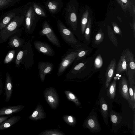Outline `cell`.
I'll use <instances>...</instances> for the list:
<instances>
[{
    "label": "cell",
    "mask_w": 135,
    "mask_h": 135,
    "mask_svg": "<svg viewBox=\"0 0 135 135\" xmlns=\"http://www.w3.org/2000/svg\"><path fill=\"white\" fill-rule=\"evenodd\" d=\"M69 49L62 56L61 61L59 64L57 70L58 76H61L74 61L77 57L79 50Z\"/></svg>",
    "instance_id": "6da1fadb"
},
{
    "label": "cell",
    "mask_w": 135,
    "mask_h": 135,
    "mask_svg": "<svg viewBox=\"0 0 135 135\" xmlns=\"http://www.w3.org/2000/svg\"><path fill=\"white\" fill-rule=\"evenodd\" d=\"M127 63V70L126 72L130 85H135V63L134 56L131 51L128 48L123 52Z\"/></svg>",
    "instance_id": "7a4b0ae2"
},
{
    "label": "cell",
    "mask_w": 135,
    "mask_h": 135,
    "mask_svg": "<svg viewBox=\"0 0 135 135\" xmlns=\"http://www.w3.org/2000/svg\"><path fill=\"white\" fill-rule=\"evenodd\" d=\"M58 28L60 34L64 41L71 47L76 46L78 44V41L71 31L61 23L59 24Z\"/></svg>",
    "instance_id": "3957f363"
},
{
    "label": "cell",
    "mask_w": 135,
    "mask_h": 135,
    "mask_svg": "<svg viewBox=\"0 0 135 135\" xmlns=\"http://www.w3.org/2000/svg\"><path fill=\"white\" fill-rule=\"evenodd\" d=\"M41 36H46L48 40L54 45L59 48L61 47L60 41L52 29L47 24L43 25L42 29L39 32Z\"/></svg>",
    "instance_id": "277c9868"
},
{
    "label": "cell",
    "mask_w": 135,
    "mask_h": 135,
    "mask_svg": "<svg viewBox=\"0 0 135 135\" xmlns=\"http://www.w3.org/2000/svg\"><path fill=\"white\" fill-rule=\"evenodd\" d=\"M33 44L35 48L38 52L49 56L55 55L54 51L51 46L46 42L36 40L34 41Z\"/></svg>",
    "instance_id": "5b68a950"
},
{
    "label": "cell",
    "mask_w": 135,
    "mask_h": 135,
    "mask_svg": "<svg viewBox=\"0 0 135 135\" xmlns=\"http://www.w3.org/2000/svg\"><path fill=\"white\" fill-rule=\"evenodd\" d=\"M54 68V64L50 62L40 61L38 63V68L41 80L44 81L46 75L51 73Z\"/></svg>",
    "instance_id": "8992f818"
},
{
    "label": "cell",
    "mask_w": 135,
    "mask_h": 135,
    "mask_svg": "<svg viewBox=\"0 0 135 135\" xmlns=\"http://www.w3.org/2000/svg\"><path fill=\"white\" fill-rule=\"evenodd\" d=\"M84 123V127L88 128L92 132H98L101 129L97 118L94 115L89 117L85 120Z\"/></svg>",
    "instance_id": "52a82bcc"
},
{
    "label": "cell",
    "mask_w": 135,
    "mask_h": 135,
    "mask_svg": "<svg viewBox=\"0 0 135 135\" xmlns=\"http://www.w3.org/2000/svg\"><path fill=\"white\" fill-rule=\"evenodd\" d=\"M119 91L122 97L127 100L128 104L130 102V97L129 93L128 82L126 78L122 76L119 82Z\"/></svg>",
    "instance_id": "ba28073f"
},
{
    "label": "cell",
    "mask_w": 135,
    "mask_h": 135,
    "mask_svg": "<svg viewBox=\"0 0 135 135\" xmlns=\"http://www.w3.org/2000/svg\"><path fill=\"white\" fill-rule=\"evenodd\" d=\"M13 83L12 78L9 74L7 73L4 86L5 95V101L8 102L12 95L13 92Z\"/></svg>",
    "instance_id": "9c48e42d"
},
{
    "label": "cell",
    "mask_w": 135,
    "mask_h": 135,
    "mask_svg": "<svg viewBox=\"0 0 135 135\" xmlns=\"http://www.w3.org/2000/svg\"><path fill=\"white\" fill-rule=\"evenodd\" d=\"M116 66V60L113 59L108 66L105 73L106 79L105 83V88L107 89L112 79L114 74Z\"/></svg>",
    "instance_id": "30bf717a"
},
{
    "label": "cell",
    "mask_w": 135,
    "mask_h": 135,
    "mask_svg": "<svg viewBox=\"0 0 135 135\" xmlns=\"http://www.w3.org/2000/svg\"><path fill=\"white\" fill-rule=\"evenodd\" d=\"M24 108L22 105L3 107L0 108V116L13 114L20 112Z\"/></svg>",
    "instance_id": "8fae6325"
},
{
    "label": "cell",
    "mask_w": 135,
    "mask_h": 135,
    "mask_svg": "<svg viewBox=\"0 0 135 135\" xmlns=\"http://www.w3.org/2000/svg\"><path fill=\"white\" fill-rule=\"evenodd\" d=\"M21 118L19 116H13L7 119L0 124V130L8 128L17 122Z\"/></svg>",
    "instance_id": "7c38bea8"
},
{
    "label": "cell",
    "mask_w": 135,
    "mask_h": 135,
    "mask_svg": "<svg viewBox=\"0 0 135 135\" xmlns=\"http://www.w3.org/2000/svg\"><path fill=\"white\" fill-rule=\"evenodd\" d=\"M127 70V63L123 52L117 64L116 72L117 74H121Z\"/></svg>",
    "instance_id": "4fadbf2b"
},
{
    "label": "cell",
    "mask_w": 135,
    "mask_h": 135,
    "mask_svg": "<svg viewBox=\"0 0 135 135\" xmlns=\"http://www.w3.org/2000/svg\"><path fill=\"white\" fill-rule=\"evenodd\" d=\"M100 110L102 115L105 120L107 117L108 113V106L104 98L102 97L99 100Z\"/></svg>",
    "instance_id": "5bb4252c"
},
{
    "label": "cell",
    "mask_w": 135,
    "mask_h": 135,
    "mask_svg": "<svg viewBox=\"0 0 135 135\" xmlns=\"http://www.w3.org/2000/svg\"><path fill=\"white\" fill-rule=\"evenodd\" d=\"M110 120L112 124L116 126L120 122L122 117L120 114L113 110H112L110 113Z\"/></svg>",
    "instance_id": "9a60e30c"
},
{
    "label": "cell",
    "mask_w": 135,
    "mask_h": 135,
    "mask_svg": "<svg viewBox=\"0 0 135 135\" xmlns=\"http://www.w3.org/2000/svg\"><path fill=\"white\" fill-rule=\"evenodd\" d=\"M129 93L130 97V102L129 104L132 110L134 111L135 108V85H130L129 88Z\"/></svg>",
    "instance_id": "2e32d148"
},
{
    "label": "cell",
    "mask_w": 135,
    "mask_h": 135,
    "mask_svg": "<svg viewBox=\"0 0 135 135\" xmlns=\"http://www.w3.org/2000/svg\"><path fill=\"white\" fill-rule=\"evenodd\" d=\"M116 79H115L108 86L107 93V96L111 99H114L115 97L116 90Z\"/></svg>",
    "instance_id": "e0dca14e"
},
{
    "label": "cell",
    "mask_w": 135,
    "mask_h": 135,
    "mask_svg": "<svg viewBox=\"0 0 135 135\" xmlns=\"http://www.w3.org/2000/svg\"><path fill=\"white\" fill-rule=\"evenodd\" d=\"M108 35L109 39L116 47L118 46V42L116 37L113 32L110 29L108 31Z\"/></svg>",
    "instance_id": "ac0fdd59"
},
{
    "label": "cell",
    "mask_w": 135,
    "mask_h": 135,
    "mask_svg": "<svg viewBox=\"0 0 135 135\" xmlns=\"http://www.w3.org/2000/svg\"><path fill=\"white\" fill-rule=\"evenodd\" d=\"M104 38V34L101 31H99L96 35L94 40V43L98 44L103 41Z\"/></svg>",
    "instance_id": "d6986e66"
},
{
    "label": "cell",
    "mask_w": 135,
    "mask_h": 135,
    "mask_svg": "<svg viewBox=\"0 0 135 135\" xmlns=\"http://www.w3.org/2000/svg\"><path fill=\"white\" fill-rule=\"evenodd\" d=\"M103 64V61L100 55H98L95 58L94 63V66L96 69L100 68Z\"/></svg>",
    "instance_id": "ffe728a7"
},
{
    "label": "cell",
    "mask_w": 135,
    "mask_h": 135,
    "mask_svg": "<svg viewBox=\"0 0 135 135\" xmlns=\"http://www.w3.org/2000/svg\"><path fill=\"white\" fill-rule=\"evenodd\" d=\"M15 54V51L14 50L9 51L5 58L4 63L7 64L11 61L14 58Z\"/></svg>",
    "instance_id": "44dd1931"
},
{
    "label": "cell",
    "mask_w": 135,
    "mask_h": 135,
    "mask_svg": "<svg viewBox=\"0 0 135 135\" xmlns=\"http://www.w3.org/2000/svg\"><path fill=\"white\" fill-rule=\"evenodd\" d=\"M68 96L70 99L73 101L76 105L78 106H80L81 104L80 103L77 98L74 94L71 92H70L68 93Z\"/></svg>",
    "instance_id": "7402d4cb"
},
{
    "label": "cell",
    "mask_w": 135,
    "mask_h": 135,
    "mask_svg": "<svg viewBox=\"0 0 135 135\" xmlns=\"http://www.w3.org/2000/svg\"><path fill=\"white\" fill-rule=\"evenodd\" d=\"M12 45L16 47H18L22 44V41L17 38L13 37L11 40Z\"/></svg>",
    "instance_id": "603a6c76"
},
{
    "label": "cell",
    "mask_w": 135,
    "mask_h": 135,
    "mask_svg": "<svg viewBox=\"0 0 135 135\" xmlns=\"http://www.w3.org/2000/svg\"><path fill=\"white\" fill-rule=\"evenodd\" d=\"M90 27L91 24L89 23L85 31L84 37L87 41H89L90 39Z\"/></svg>",
    "instance_id": "cb8c5ba5"
},
{
    "label": "cell",
    "mask_w": 135,
    "mask_h": 135,
    "mask_svg": "<svg viewBox=\"0 0 135 135\" xmlns=\"http://www.w3.org/2000/svg\"><path fill=\"white\" fill-rule=\"evenodd\" d=\"M24 52V50H23L20 51L18 53L16 61V64L17 66H18L20 64Z\"/></svg>",
    "instance_id": "d4e9b609"
},
{
    "label": "cell",
    "mask_w": 135,
    "mask_h": 135,
    "mask_svg": "<svg viewBox=\"0 0 135 135\" xmlns=\"http://www.w3.org/2000/svg\"><path fill=\"white\" fill-rule=\"evenodd\" d=\"M113 30L115 33L122 37V34L120 29L116 25H113Z\"/></svg>",
    "instance_id": "484cf974"
},
{
    "label": "cell",
    "mask_w": 135,
    "mask_h": 135,
    "mask_svg": "<svg viewBox=\"0 0 135 135\" xmlns=\"http://www.w3.org/2000/svg\"><path fill=\"white\" fill-rule=\"evenodd\" d=\"M11 0H0V8L9 4Z\"/></svg>",
    "instance_id": "4316f807"
},
{
    "label": "cell",
    "mask_w": 135,
    "mask_h": 135,
    "mask_svg": "<svg viewBox=\"0 0 135 135\" xmlns=\"http://www.w3.org/2000/svg\"><path fill=\"white\" fill-rule=\"evenodd\" d=\"M76 20V17L75 13H72L71 14L70 20L71 22H74Z\"/></svg>",
    "instance_id": "83f0119b"
},
{
    "label": "cell",
    "mask_w": 135,
    "mask_h": 135,
    "mask_svg": "<svg viewBox=\"0 0 135 135\" xmlns=\"http://www.w3.org/2000/svg\"><path fill=\"white\" fill-rule=\"evenodd\" d=\"M10 117V116H5L4 115L0 116V124Z\"/></svg>",
    "instance_id": "f1b7e54d"
},
{
    "label": "cell",
    "mask_w": 135,
    "mask_h": 135,
    "mask_svg": "<svg viewBox=\"0 0 135 135\" xmlns=\"http://www.w3.org/2000/svg\"><path fill=\"white\" fill-rule=\"evenodd\" d=\"M47 99L49 102L51 103H53L54 101V98L52 96L50 95L48 96Z\"/></svg>",
    "instance_id": "f546056e"
},
{
    "label": "cell",
    "mask_w": 135,
    "mask_h": 135,
    "mask_svg": "<svg viewBox=\"0 0 135 135\" xmlns=\"http://www.w3.org/2000/svg\"><path fill=\"white\" fill-rule=\"evenodd\" d=\"M35 11L36 13L39 15H41L42 13L41 10L39 8H36L35 9Z\"/></svg>",
    "instance_id": "4dcf8cb0"
},
{
    "label": "cell",
    "mask_w": 135,
    "mask_h": 135,
    "mask_svg": "<svg viewBox=\"0 0 135 135\" xmlns=\"http://www.w3.org/2000/svg\"><path fill=\"white\" fill-rule=\"evenodd\" d=\"M3 84L2 78L0 79V96L1 95L2 92Z\"/></svg>",
    "instance_id": "1f68e13d"
},
{
    "label": "cell",
    "mask_w": 135,
    "mask_h": 135,
    "mask_svg": "<svg viewBox=\"0 0 135 135\" xmlns=\"http://www.w3.org/2000/svg\"><path fill=\"white\" fill-rule=\"evenodd\" d=\"M68 120L70 123H73L74 122V120L73 118L71 116H69L68 117Z\"/></svg>",
    "instance_id": "d6a6232c"
},
{
    "label": "cell",
    "mask_w": 135,
    "mask_h": 135,
    "mask_svg": "<svg viewBox=\"0 0 135 135\" xmlns=\"http://www.w3.org/2000/svg\"><path fill=\"white\" fill-rule=\"evenodd\" d=\"M52 3L51 2H50L49 3V4L48 5V7L49 9H52Z\"/></svg>",
    "instance_id": "836d02e7"
},
{
    "label": "cell",
    "mask_w": 135,
    "mask_h": 135,
    "mask_svg": "<svg viewBox=\"0 0 135 135\" xmlns=\"http://www.w3.org/2000/svg\"><path fill=\"white\" fill-rule=\"evenodd\" d=\"M56 6L55 5H52V9L54 10L56 9Z\"/></svg>",
    "instance_id": "e575fe53"
},
{
    "label": "cell",
    "mask_w": 135,
    "mask_h": 135,
    "mask_svg": "<svg viewBox=\"0 0 135 135\" xmlns=\"http://www.w3.org/2000/svg\"><path fill=\"white\" fill-rule=\"evenodd\" d=\"M121 1L123 2L126 3L127 2V0H121Z\"/></svg>",
    "instance_id": "d590c367"
}]
</instances>
